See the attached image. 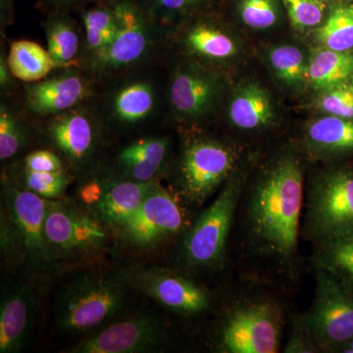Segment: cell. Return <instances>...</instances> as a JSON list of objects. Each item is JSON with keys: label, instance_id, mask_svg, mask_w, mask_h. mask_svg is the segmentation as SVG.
<instances>
[{"label": "cell", "instance_id": "obj_1", "mask_svg": "<svg viewBox=\"0 0 353 353\" xmlns=\"http://www.w3.org/2000/svg\"><path fill=\"white\" fill-rule=\"evenodd\" d=\"M303 204L299 160L278 158L260 174L246 199V232L256 252L279 264L296 261Z\"/></svg>", "mask_w": 353, "mask_h": 353}, {"label": "cell", "instance_id": "obj_2", "mask_svg": "<svg viewBox=\"0 0 353 353\" xmlns=\"http://www.w3.org/2000/svg\"><path fill=\"white\" fill-rule=\"evenodd\" d=\"M127 285L122 276L82 274L74 278L58 294L57 328L78 333L112 321L126 306Z\"/></svg>", "mask_w": 353, "mask_h": 353}, {"label": "cell", "instance_id": "obj_3", "mask_svg": "<svg viewBox=\"0 0 353 353\" xmlns=\"http://www.w3.org/2000/svg\"><path fill=\"white\" fill-rule=\"evenodd\" d=\"M118 30L106 54L88 70L97 83L152 65L162 31L138 0H111Z\"/></svg>", "mask_w": 353, "mask_h": 353}, {"label": "cell", "instance_id": "obj_4", "mask_svg": "<svg viewBox=\"0 0 353 353\" xmlns=\"http://www.w3.org/2000/svg\"><path fill=\"white\" fill-rule=\"evenodd\" d=\"M148 66L111 79L99 97L94 95L95 101H90L106 131H130L157 117L161 108V88Z\"/></svg>", "mask_w": 353, "mask_h": 353}, {"label": "cell", "instance_id": "obj_5", "mask_svg": "<svg viewBox=\"0 0 353 353\" xmlns=\"http://www.w3.org/2000/svg\"><path fill=\"white\" fill-rule=\"evenodd\" d=\"M243 189V179L232 176L217 199L185 231L181 253L187 266L210 269L222 263Z\"/></svg>", "mask_w": 353, "mask_h": 353}, {"label": "cell", "instance_id": "obj_6", "mask_svg": "<svg viewBox=\"0 0 353 353\" xmlns=\"http://www.w3.org/2000/svg\"><path fill=\"white\" fill-rule=\"evenodd\" d=\"M41 122L44 139L61 157L69 170L77 174L92 173L106 134L92 102Z\"/></svg>", "mask_w": 353, "mask_h": 353}, {"label": "cell", "instance_id": "obj_7", "mask_svg": "<svg viewBox=\"0 0 353 353\" xmlns=\"http://www.w3.org/2000/svg\"><path fill=\"white\" fill-rule=\"evenodd\" d=\"M282 339V311L271 301H248L234 306L220 323L218 352L276 353Z\"/></svg>", "mask_w": 353, "mask_h": 353}, {"label": "cell", "instance_id": "obj_8", "mask_svg": "<svg viewBox=\"0 0 353 353\" xmlns=\"http://www.w3.org/2000/svg\"><path fill=\"white\" fill-rule=\"evenodd\" d=\"M236 153L229 146L206 138L190 139L183 146L176 172L179 194L188 203L201 205L236 168Z\"/></svg>", "mask_w": 353, "mask_h": 353}, {"label": "cell", "instance_id": "obj_9", "mask_svg": "<svg viewBox=\"0 0 353 353\" xmlns=\"http://www.w3.org/2000/svg\"><path fill=\"white\" fill-rule=\"evenodd\" d=\"M305 230L316 245L353 231V175L334 172L319 176L309 190Z\"/></svg>", "mask_w": 353, "mask_h": 353}, {"label": "cell", "instance_id": "obj_10", "mask_svg": "<svg viewBox=\"0 0 353 353\" xmlns=\"http://www.w3.org/2000/svg\"><path fill=\"white\" fill-rule=\"evenodd\" d=\"M317 348L340 347L353 338V296L333 275L317 268L315 297L301 318Z\"/></svg>", "mask_w": 353, "mask_h": 353}, {"label": "cell", "instance_id": "obj_11", "mask_svg": "<svg viewBox=\"0 0 353 353\" xmlns=\"http://www.w3.org/2000/svg\"><path fill=\"white\" fill-rule=\"evenodd\" d=\"M46 240L57 263L99 253L108 243V228L78 205L63 201H48Z\"/></svg>", "mask_w": 353, "mask_h": 353}, {"label": "cell", "instance_id": "obj_12", "mask_svg": "<svg viewBox=\"0 0 353 353\" xmlns=\"http://www.w3.org/2000/svg\"><path fill=\"white\" fill-rule=\"evenodd\" d=\"M99 83L79 67L55 70L39 82L25 83L22 109L28 117L46 120L92 101Z\"/></svg>", "mask_w": 353, "mask_h": 353}, {"label": "cell", "instance_id": "obj_13", "mask_svg": "<svg viewBox=\"0 0 353 353\" xmlns=\"http://www.w3.org/2000/svg\"><path fill=\"white\" fill-rule=\"evenodd\" d=\"M3 187L2 209L17 230L25 259L36 271H52L57 263L44 229L50 199L24 189L11 180H6Z\"/></svg>", "mask_w": 353, "mask_h": 353}, {"label": "cell", "instance_id": "obj_14", "mask_svg": "<svg viewBox=\"0 0 353 353\" xmlns=\"http://www.w3.org/2000/svg\"><path fill=\"white\" fill-rule=\"evenodd\" d=\"M222 81L212 69L189 60L179 64L169 79L166 99L176 121L197 123L214 112Z\"/></svg>", "mask_w": 353, "mask_h": 353}, {"label": "cell", "instance_id": "obj_15", "mask_svg": "<svg viewBox=\"0 0 353 353\" xmlns=\"http://www.w3.org/2000/svg\"><path fill=\"white\" fill-rule=\"evenodd\" d=\"M183 229L185 214L178 201L155 182L136 212L116 232L128 245L148 250Z\"/></svg>", "mask_w": 353, "mask_h": 353}, {"label": "cell", "instance_id": "obj_16", "mask_svg": "<svg viewBox=\"0 0 353 353\" xmlns=\"http://www.w3.org/2000/svg\"><path fill=\"white\" fill-rule=\"evenodd\" d=\"M168 341L166 327L153 313H139L116 321L72 348L75 353L160 352Z\"/></svg>", "mask_w": 353, "mask_h": 353}, {"label": "cell", "instance_id": "obj_17", "mask_svg": "<svg viewBox=\"0 0 353 353\" xmlns=\"http://www.w3.org/2000/svg\"><path fill=\"white\" fill-rule=\"evenodd\" d=\"M123 278L128 284L178 315H199L211 305L208 290L175 272L154 267L137 268Z\"/></svg>", "mask_w": 353, "mask_h": 353}, {"label": "cell", "instance_id": "obj_18", "mask_svg": "<svg viewBox=\"0 0 353 353\" xmlns=\"http://www.w3.org/2000/svg\"><path fill=\"white\" fill-rule=\"evenodd\" d=\"M36 294L28 283H14L2 290L0 303V352H19L34 324Z\"/></svg>", "mask_w": 353, "mask_h": 353}, {"label": "cell", "instance_id": "obj_19", "mask_svg": "<svg viewBox=\"0 0 353 353\" xmlns=\"http://www.w3.org/2000/svg\"><path fill=\"white\" fill-rule=\"evenodd\" d=\"M170 148V139L166 136L152 134L134 139L118 150L110 170L132 182H155L166 165Z\"/></svg>", "mask_w": 353, "mask_h": 353}, {"label": "cell", "instance_id": "obj_20", "mask_svg": "<svg viewBox=\"0 0 353 353\" xmlns=\"http://www.w3.org/2000/svg\"><path fill=\"white\" fill-rule=\"evenodd\" d=\"M105 172V189L92 215L108 229L117 231L136 212L157 181L132 182L115 175L110 169Z\"/></svg>", "mask_w": 353, "mask_h": 353}, {"label": "cell", "instance_id": "obj_21", "mask_svg": "<svg viewBox=\"0 0 353 353\" xmlns=\"http://www.w3.org/2000/svg\"><path fill=\"white\" fill-rule=\"evenodd\" d=\"M83 37L80 67L88 71L112 46L118 30L117 15L111 0L83 9L81 13Z\"/></svg>", "mask_w": 353, "mask_h": 353}, {"label": "cell", "instance_id": "obj_22", "mask_svg": "<svg viewBox=\"0 0 353 353\" xmlns=\"http://www.w3.org/2000/svg\"><path fill=\"white\" fill-rule=\"evenodd\" d=\"M179 41L192 61L220 62L236 54V44L221 28L206 21L190 25L180 32Z\"/></svg>", "mask_w": 353, "mask_h": 353}, {"label": "cell", "instance_id": "obj_23", "mask_svg": "<svg viewBox=\"0 0 353 353\" xmlns=\"http://www.w3.org/2000/svg\"><path fill=\"white\" fill-rule=\"evenodd\" d=\"M46 43L58 68L79 67L83 54L82 25L72 19L67 12L48 13L43 22Z\"/></svg>", "mask_w": 353, "mask_h": 353}, {"label": "cell", "instance_id": "obj_24", "mask_svg": "<svg viewBox=\"0 0 353 353\" xmlns=\"http://www.w3.org/2000/svg\"><path fill=\"white\" fill-rule=\"evenodd\" d=\"M228 117L241 130H256L273 120L274 109L270 97L259 83H246L234 90L228 108Z\"/></svg>", "mask_w": 353, "mask_h": 353}, {"label": "cell", "instance_id": "obj_25", "mask_svg": "<svg viewBox=\"0 0 353 353\" xmlns=\"http://www.w3.org/2000/svg\"><path fill=\"white\" fill-rule=\"evenodd\" d=\"M7 60L14 77L25 83L39 82L59 69L48 50L29 39L13 41Z\"/></svg>", "mask_w": 353, "mask_h": 353}, {"label": "cell", "instance_id": "obj_26", "mask_svg": "<svg viewBox=\"0 0 353 353\" xmlns=\"http://www.w3.org/2000/svg\"><path fill=\"white\" fill-rule=\"evenodd\" d=\"M353 75V54L348 51H317L307 65L306 78L317 90L336 87Z\"/></svg>", "mask_w": 353, "mask_h": 353}, {"label": "cell", "instance_id": "obj_27", "mask_svg": "<svg viewBox=\"0 0 353 353\" xmlns=\"http://www.w3.org/2000/svg\"><path fill=\"white\" fill-rule=\"evenodd\" d=\"M311 146L320 152L353 150V121L330 115L314 121L307 130Z\"/></svg>", "mask_w": 353, "mask_h": 353}, {"label": "cell", "instance_id": "obj_28", "mask_svg": "<svg viewBox=\"0 0 353 353\" xmlns=\"http://www.w3.org/2000/svg\"><path fill=\"white\" fill-rule=\"evenodd\" d=\"M12 104L2 99L0 105V160L9 161L17 157L31 139V130L27 120Z\"/></svg>", "mask_w": 353, "mask_h": 353}, {"label": "cell", "instance_id": "obj_29", "mask_svg": "<svg viewBox=\"0 0 353 353\" xmlns=\"http://www.w3.org/2000/svg\"><path fill=\"white\" fill-rule=\"evenodd\" d=\"M317 268L353 282V231L317 245L315 254Z\"/></svg>", "mask_w": 353, "mask_h": 353}, {"label": "cell", "instance_id": "obj_30", "mask_svg": "<svg viewBox=\"0 0 353 353\" xmlns=\"http://www.w3.org/2000/svg\"><path fill=\"white\" fill-rule=\"evenodd\" d=\"M318 41L336 51L353 48V4L334 8L324 25L317 30Z\"/></svg>", "mask_w": 353, "mask_h": 353}, {"label": "cell", "instance_id": "obj_31", "mask_svg": "<svg viewBox=\"0 0 353 353\" xmlns=\"http://www.w3.org/2000/svg\"><path fill=\"white\" fill-rule=\"evenodd\" d=\"M10 180L44 199L54 201L64 196L71 183V175L67 170L51 173L26 170L18 167Z\"/></svg>", "mask_w": 353, "mask_h": 353}, {"label": "cell", "instance_id": "obj_32", "mask_svg": "<svg viewBox=\"0 0 353 353\" xmlns=\"http://www.w3.org/2000/svg\"><path fill=\"white\" fill-rule=\"evenodd\" d=\"M269 60L279 80L294 85L303 82L307 73V65L304 62L303 52L296 46H282L274 48Z\"/></svg>", "mask_w": 353, "mask_h": 353}, {"label": "cell", "instance_id": "obj_33", "mask_svg": "<svg viewBox=\"0 0 353 353\" xmlns=\"http://www.w3.org/2000/svg\"><path fill=\"white\" fill-rule=\"evenodd\" d=\"M208 0H139L150 18L164 31L175 18L192 12Z\"/></svg>", "mask_w": 353, "mask_h": 353}, {"label": "cell", "instance_id": "obj_34", "mask_svg": "<svg viewBox=\"0 0 353 353\" xmlns=\"http://www.w3.org/2000/svg\"><path fill=\"white\" fill-rule=\"evenodd\" d=\"M238 9L241 20L252 29H268L278 20L275 0H241Z\"/></svg>", "mask_w": 353, "mask_h": 353}, {"label": "cell", "instance_id": "obj_35", "mask_svg": "<svg viewBox=\"0 0 353 353\" xmlns=\"http://www.w3.org/2000/svg\"><path fill=\"white\" fill-rule=\"evenodd\" d=\"M290 23L296 29L305 30L315 27L324 17L325 3L323 0H282Z\"/></svg>", "mask_w": 353, "mask_h": 353}, {"label": "cell", "instance_id": "obj_36", "mask_svg": "<svg viewBox=\"0 0 353 353\" xmlns=\"http://www.w3.org/2000/svg\"><path fill=\"white\" fill-rule=\"evenodd\" d=\"M319 106L330 115L341 118H353V85L343 83L326 90Z\"/></svg>", "mask_w": 353, "mask_h": 353}, {"label": "cell", "instance_id": "obj_37", "mask_svg": "<svg viewBox=\"0 0 353 353\" xmlns=\"http://www.w3.org/2000/svg\"><path fill=\"white\" fill-rule=\"evenodd\" d=\"M19 167L26 170L51 173L67 170L61 157L51 150H38L28 153Z\"/></svg>", "mask_w": 353, "mask_h": 353}, {"label": "cell", "instance_id": "obj_38", "mask_svg": "<svg viewBox=\"0 0 353 353\" xmlns=\"http://www.w3.org/2000/svg\"><path fill=\"white\" fill-rule=\"evenodd\" d=\"M0 246L2 256L6 260L25 259L24 250L17 230L9 219L6 211L1 209V225H0Z\"/></svg>", "mask_w": 353, "mask_h": 353}, {"label": "cell", "instance_id": "obj_39", "mask_svg": "<svg viewBox=\"0 0 353 353\" xmlns=\"http://www.w3.org/2000/svg\"><path fill=\"white\" fill-rule=\"evenodd\" d=\"M318 350L312 339L310 338L306 330L299 322V327L292 334L290 341L285 347V352H314Z\"/></svg>", "mask_w": 353, "mask_h": 353}, {"label": "cell", "instance_id": "obj_40", "mask_svg": "<svg viewBox=\"0 0 353 353\" xmlns=\"http://www.w3.org/2000/svg\"><path fill=\"white\" fill-rule=\"evenodd\" d=\"M15 80L17 79L11 72L8 60H7V54L6 53L3 54V50H1V54H0V88H1V92H4L6 94L12 92L16 85Z\"/></svg>", "mask_w": 353, "mask_h": 353}, {"label": "cell", "instance_id": "obj_41", "mask_svg": "<svg viewBox=\"0 0 353 353\" xmlns=\"http://www.w3.org/2000/svg\"><path fill=\"white\" fill-rule=\"evenodd\" d=\"M90 0H41L48 13L68 12L70 9L78 8Z\"/></svg>", "mask_w": 353, "mask_h": 353}, {"label": "cell", "instance_id": "obj_42", "mask_svg": "<svg viewBox=\"0 0 353 353\" xmlns=\"http://www.w3.org/2000/svg\"><path fill=\"white\" fill-rule=\"evenodd\" d=\"M341 348H343L341 352L353 353V338L347 341V343H343V345H341Z\"/></svg>", "mask_w": 353, "mask_h": 353}, {"label": "cell", "instance_id": "obj_43", "mask_svg": "<svg viewBox=\"0 0 353 353\" xmlns=\"http://www.w3.org/2000/svg\"><path fill=\"white\" fill-rule=\"evenodd\" d=\"M12 0H1V8L3 10L4 8H7V6H10Z\"/></svg>", "mask_w": 353, "mask_h": 353}]
</instances>
